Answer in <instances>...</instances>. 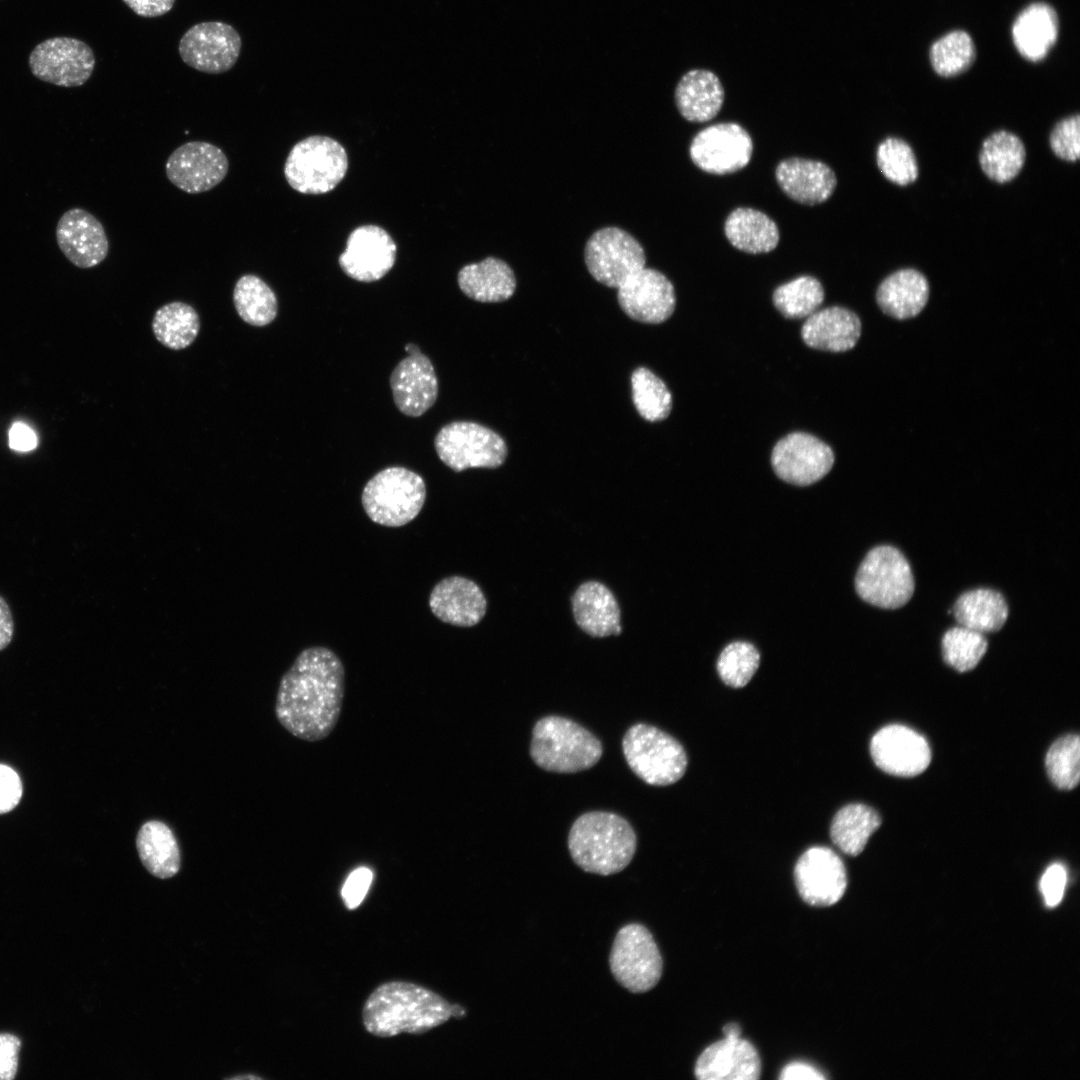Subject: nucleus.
Listing matches in <instances>:
<instances>
[{
  "instance_id": "37998d69",
  "label": "nucleus",
  "mask_w": 1080,
  "mask_h": 1080,
  "mask_svg": "<svg viewBox=\"0 0 1080 1080\" xmlns=\"http://www.w3.org/2000/svg\"><path fill=\"white\" fill-rule=\"evenodd\" d=\"M1045 766L1050 780L1060 789H1073L1080 777V741L1076 734L1059 738L1049 748Z\"/></svg>"
},
{
  "instance_id": "c03bdc74",
  "label": "nucleus",
  "mask_w": 1080,
  "mask_h": 1080,
  "mask_svg": "<svg viewBox=\"0 0 1080 1080\" xmlns=\"http://www.w3.org/2000/svg\"><path fill=\"white\" fill-rule=\"evenodd\" d=\"M876 160L881 173L897 185H908L918 177L914 152L902 139L889 137L883 140L878 145Z\"/></svg>"
},
{
  "instance_id": "a19ab883",
  "label": "nucleus",
  "mask_w": 1080,
  "mask_h": 1080,
  "mask_svg": "<svg viewBox=\"0 0 1080 1080\" xmlns=\"http://www.w3.org/2000/svg\"><path fill=\"white\" fill-rule=\"evenodd\" d=\"M975 46L970 35L961 30L949 32L935 41L929 52L934 71L942 77L957 76L975 60Z\"/></svg>"
},
{
  "instance_id": "e433bc0d",
  "label": "nucleus",
  "mask_w": 1080,
  "mask_h": 1080,
  "mask_svg": "<svg viewBox=\"0 0 1080 1080\" xmlns=\"http://www.w3.org/2000/svg\"><path fill=\"white\" fill-rule=\"evenodd\" d=\"M200 319L196 310L189 304L174 301L160 307L152 322L156 339L172 350H182L190 346L198 336Z\"/></svg>"
},
{
  "instance_id": "b1692460",
  "label": "nucleus",
  "mask_w": 1080,
  "mask_h": 1080,
  "mask_svg": "<svg viewBox=\"0 0 1080 1080\" xmlns=\"http://www.w3.org/2000/svg\"><path fill=\"white\" fill-rule=\"evenodd\" d=\"M428 604L440 621L457 627L477 625L487 611V599L479 585L459 575L440 580L431 590Z\"/></svg>"
},
{
  "instance_id": "bb28decb",
  "label": "nucleus",
  "mask_w": 1080,
  "mask_h": 1080,
  "mask_svg": "<svg viewBox=\"0 0 1080 1080\" xmlns=\"http://www.w3.org/2000/svg\"><path fill=\"white\" fill-rule=\"evenodd\" d=\"M861 334L858 316L843 307L833 306L817 310L806 318L801 336L811 348L844 352L852 349Z\"/></svg>"
},
{
  "instance_id": "8fccbe9b",
  "label": "nucleus",
  "mask_w": 1080,
  "mask_h": 1080,
  "mask_svg": "<svg viewBox=\"0 0 1080 1080\" xmlns=\"http://www.w3.org/2000/svg\"><path fill=\"white\" fill-rule=\"evenodd\" d=\"M22 782L9 766L0 764V814L13 810L22 797Z\"/></svg>"
},
{
  "instance_id": "1a4fd4ad",
  "label": "nucleus",
  "mask_w": 1080,
  "mask_h": 1080,
  "mask_svg": "<svg viewBox=\"0 0 1080 1080\" xmlns=\"http://www.w3.org/2000/svg\"><path fill=\"white\" fill-rule=\"evenodd\" d=\"M439 459L455 472L470 468L494 469L507 456L504 439L495 431L470 421L443 426L434 439Z\"/></svg>"
},
{
  "instance_id": "49530a36",
  "label": "nucleus",
  "mask_w": 1080,
  "mask_h": 1080,
  "mask_svg": "<svg viewBox=\"0 0 1080 1080\" xmlns=\"http://www.w3.org/2000/svg\"><path fill=\"white\" fill-rule=\"evenodd\" d=\"M1050 147L1060 159L1075 162L1080 156V117L1079 114L1060 120L1053 128Z\"/></svg>"
},
{
  "instance_id": "2f4dec72",
  "label": "nucleus",
  "mask_w": 1080,
  "mask_h": 1080,
  "mask_svg": "<svg viewBox=\"0 0 1080 1080\" xmlns=\"http://www.w3.org/2000/svg\"><path fill=\"white\" fill-rule=\"evenodd\" d=\"M136 848L151 875L167 879L178 873L180 848L174 832L165 822L155 819L144 822L136 835Z\"/></svg>"
},
{
  "instance_id": "72a5a7b5",
  "label": "nucleus",
  "mask_w": 1080,
  "mask_h": 1080,
  "mask_svg": "<svg viewBox=\"0 0 1080 1080\" xmlns=\"http://www.w3.org/2000/svg\"><path fill=\"white\" fill-rule=\"evenodd\" d=\"M953 615L960 626L982 634L996 632L1008 618V605L1000 592L978 588L960 595Z\"/></svg>"
},
{
  "instance_id": "603ef678",
  "label": "nucleus",
  "mask_w": 1080,
  "mask_h": 1080,
  "mask_svg": "<svg viewBox=\"0 0 1080 1080\" xmlns=\"http://www.w3.org/2000/svg\"><path fill=\"white\" fill-rule=\"evenodd\" d=\"M134 13L141 17L153 18L169 12L175 0H122Z\"/></svg>"
},
{
  "instance_id": "09e8293b",
  "label": "nucleus",
  "mask_w": 1080,
  "mask_h": 1080,
  "mask_svg": "<svg viewBox=\"0 0 1080 1080\" xmlns=\"http://www.w3.org/2000/svg\"><path fill=\"white\" fill-rule=\"evenodd\" d=\"M1067 872L1060 863L1050 865L1040 880V890L1048 907L1057 906L1064 894Z\"/></svg>"
},
{
  "instance_id": "f03ea898",
  "label": "nucleus",
  "mask_w": 1080,
  "mask_h": 1080,
  "mask_svg": "<svg viewBox=\"0 0 1080 1080\" xmlns=\"http://www.w3.org/2000/svg\"><path fill=\"white\" fill-rule=\"evenodd\" d=\"M451 1004L439 994L414 983L392 981L378 986L367 998L362 1019L365 1029L382 1038L401 1033L421 1034L445 1023Z\"/></svg>"
},
{
  "instance_id": "bf43d9fd",
  "label": "nucleus",
  "mask_w": 1080,
  "mask_h": 1080,
  "mask_svg": "<svg viewBox=\"0 0 1080 1080\" xmlns=\"http://www.w3.org/2000/svg\"><path fill=\"white\" fill-rule=\"evenodd\" d=\"M405 351L408 354H413V353H416V352H420V349H419V347L417 345H415L413 343H409V344L405 345Z\"/></svg>"
},
{
  "instance_id": "0eeeda50",
  "label": "nucleus",
  "mask_w": 1080,
  "mask_h": 1080,
  "mask_svg": "<svg viewBox=\"0 0 1080 1080\" xmlns=\"http://www.w3.org/2000/svg\"><path fill=\"white\" fill-rule=\"evenodd\" d=\"M348 157L343 146L327 136H309L290 150L284 165L288 184L302 194H323L344 178Z\"/></svg>"
},
{
  "instance_id": "5fc2aeb1",
  "label": "nucleus",
  "mask_w": 1080,
  "mask_h": 1080,
  "mask_svg": "<svg viewBox=\"0 0 1080 1080\" xmlns=\"http://www.w3.org/2000/svg\"><path fill=\"white\" fill-rule=\"evenodd\" d=\"M779 1078L781 1080H822L826 1077L816 1067L805 1062L794 1061L782 1069Z\"/></svg>"
},
{
  "instance_id": "2eb2a0df",
  "label": "nucleus",
  "mask_w": 1080,
  "mask_h": 1080,
  "mask_svg": "<svg viewBox=\"0 0 1080 1080\" xmlns=\"http://www.w3.org/2000/svg\"><path fill=\"white\" fill-rule=\"evenodd\" d=\"M228 169L229 161L223 150L205 141L182 144L171 153L165 165L168 180L189 194L216 187L226 177Z\"/></svg>"
},
{
  "instance_id": "864d4df0",
  "label": "nucleus",
  "mask_w": 1080,
  "mask_h": 1080,
  "mask_svg": "<svg viewBox=\"0 0 1080 1080\" xmlns=\"http://www.w3.org/2000/svg\"><path fill=\"white\" fill-rule=\"evenodd\" d=\"M37 445V437L34 431L24 423L17 422L9 431V446L11 449L21 452L33 450Z\"/></svg>"
},
{
  "instance_id": "20e7f679",
  "label": "nucleus",
  "mask_w": 1080,
  "mask_h": 1080,
  "mask_svg": "<svg viewBox=\"0 0 1080 1080\" xmlns=\"http://www.w3.org/2000/svg\"><path fill=\"white\" fill-rule=\"evenodd\" d=\"M602 753L600 740L571 719L549 715L533 727L530 756L545 771L581 772L597 764Z\"/></svg>"
},
{
  "instance_id": "13d9d810",
  "label": "nucleus",
  "mask_w": 1080,
  "mask_h": 1080,
  "mask_svg": "<svg viewBox=\"0 0 1080 1080\" xmlns=\"http://www.w3.org/2000/svg\"><path fill=\"white\" fill-rule=\"evenodd\" d=\"M465 1009L460 1005H451V1017L461 1018L465 1016Z\"/></svg>"
},
{
  "instance_id": "a211bd4d",
  "label": "nucleus",
  "mask_w": 1080,
  "mask_h": 1080,
  "mask_svg": "<svg viewBox=\"0 0 1080 1080\" xmlns=\"http://www.w3.org/2000/svg\"><path fill=\"white\" fill-rule=\"evenodd\" d=\"M621 309L633 320L658 324L674 312L676 296L672 283L660 271L642 268L617 288Z\"/></svg>"
},
{
  "instance_id": "39448f33",
  "label": "nucleus",
  "mask_w": 1080,
  "mask_h": 1080,
  "mask_svg": "<svg viewBox=\"0 0 1080 1080\" xmlns=\"http://www.w3.org/2000/svg\"><path fill=\"white\" fill-rule=\"evenodd\" d=\"M426 499L424 479L401 466L387 467L363 488L361 502L366 515L386 527H401L419 514Z\"/></svg>"
},
{
  "instance_id": "9b49d317",
  "label": "nucleus",
  "mask_w": 1080,
  "mask_h": 1080,
  "mask_svg": "<svg viewBox=\"0 0 1080 1080\" xmlns=\"http://www.w3.org/2000/svg\"><path fill=\"white\" fill-rule=\"evenodd\" d=\"M584 260L591 276L599 283L618 288L630 276L645 267L642 245L619 227H604L587 240Z\"/></svg>"
},
{
  "instance_id": "de8ad7c7",
  "label": "nucleus",
  "mask_w": 1080,
  "mask_h": 1080,
  "mask_svg": "<svg viewBox=\"0 0 1080 1080\" xmlns=\"http://www.w3.org/2000/svg\"><path fill=\"white\" fill-rule=\"evenodd\" d=\"M372 879L373 873L367 867H359L350 873L341 891L343 902L348 909H355L362 903Z\"/></svg>"
},
{
  "instance_id": "ea45409f",
  "label": "nucleus",
  "mask_w": 1080,
  "mask_h": 1080,
  "mask_svg": "<svg viewBox=\"0 0 1080 1080\" xmlns=\"http://www.w3.org/2000/svg\"><path fill=\"white\" fill-rule=\"evenodd\" d=\"M632 397L636 410L650 422L664 420L672 409V395L666 384L645 367L631 376Z\"/></svg>"
},
{
  "instance_id": "f8f14e48",
  "label": "nucleus",
  "mask_w": 1080,
  "mask_h": 1080,
  "mask_svg": "<svg viewBox=\"0 0 1080 1080\" xmlns=\"http://www.w3.org/2000/svg\"><path fill=\"white\" fill-rule=\"evenodd\" d=\"M753 142L741 125L717 123L698 132L691 141L689 154L701 170L716 175L734 173L751 159Z\"/></svg>"
},
{
  "instance_id": "ddd939ff",
  "label": "nucleus",
  "mask_w": 1080,
  "mask_h": 1080,
  "mask_svg": "<svg viewBox=\"0 0 1080 1080\" xmlns=\"http://www.w3.org/2000/svg\"><path fill=\"white\" fill-rule=\"evenodd\" d=\"M29 66L38 79L62 87L83 85L95 66L92 49L83 41L55 37L38 44L31 52Z\"/></svg>"
},
{
  "instance_id": "6ab92c4d",
  "label": "nucleus",
  "mask_w": 1080,
  "mask_h": 1080,
  "mask_svg": "<svg viewBox=\"0 0 1080 1080\" xmlns=\"http://www.w3.org/2000/svg\"><path fill=\"white\" fill-rule=\"evenodd\" d=\"M396 251L394 240L383 228L363 225L350 233L345 251L338 261L350 278L360 282H373L392 269Z\"/></svg>"
},
{
  "instance_id": "4be33fe9",
  "label": "nucleus",
  "mask_w": 1080,
  "mask_h": 1080,
  "mask_svg": "<svg viewBox=\"0 0 1080 1080\" xmlns=\"http://www.w3.org/2000/svg\"><path fill=\"white\" fill-rule=\"evenodd\" d=\"M394 403L406 416L419 417L437 400L438 381L430 359L423 353L409 354L390 376Z\"/></svg>"
},
{
  "instance_id": "052dcab7",
  "label": "nucleus",
  "mask_w": 1080,
  "mask_h": 1080,
  "mask_svg": "<svg viewBox=\"0 0 1080 1080\" xmlns=\"http://www.w3.org/2000/svg\"><path fill=\"white\" fill-rule=\"evenodd\" d=\"M234 1079H260V1077L254 1076V1075H244V1076H236V1077H234Z\"/></svg>"
},
{
  "instance_id": "9d476101",
  "label": "nucleus",
  "mask_w": 1080,
  "mask_h": 1080,
  "mask_svg": "<svg viewBox=\"0 0 1080 1080\" xmlns=\"http://www.w3.org/2000/svg\"><path fill=\"white\" fill-rule=\"evenodd\" d=\"M609 965L621 986L632 993H644L659 982L663 960L650 931L641 924L631 923L616 934Z\"/></svg>"
},
{
  "instance_id": "4468645a",
  "label": "nucleus",
  "mask_w": 1080,
  "mask_h": 1080,
  "mask_svg": "<svg viewBox=\"0 0 1080 1080\" xmlns=\"http://www.w3.org/2000/svg\"><path fill=\"white\" fill-rule=\"evenodd\" d=\"M241 37L231 25L220 21L202 22L181 37L179 54L188 66L209 74L230 70L241 51Z\"/></svg>"
},
{
  "instance_id": "f704fd0d",
  "label": "nucleus",
  "mask_w": 1080,
  "mask_h": 1080,
  "mask_svg": "<svg viewBox=\"0 0 1080 1080\" xmlns=\"http://www.w3.org/2000/svg\"><path fill=\"white\" fill-rule=\"evenodd\" d=\"M1025 147L1015 134L1001 130L992 133L982 144L979 163L982 171L997 183L1013 180L1025 162Z\"/></svg>"
},
{
  "instance_id": "7c9ffc66",
  "label": "nucleus",
  "mask_w": 1080,
  "mask_h": 1080,
  "mask_svg": "<svg viewBox=\"0 0 1080 1080\" xmlns=\"http://www.w3.org/2000/svg\"><path fill=\"white\" fill-rule=\"evenodd\" d=\"M929 298L926 277L915 269H901L886 277L876 292L880 309L890 317L908 319L918 315Z\"/></svg>"
},
{
  "instance_id": "c9c22d12",
  "label": "nucleus",
  "mask_w": 1080,
  "mask_h": 1080,
  "mask_svg": "<svg viewBox=\"0 0 1080 1080\" xmlns=\"http://www.w3.org/2000/svg\"><path fill=\"white\" fill-rule=\"evenodd\" d=\"M880 825L881 818L873 808L860 803L848 804L834 816L830 837L843 853L856 856Z\"/></svg>"
},
{
  "instance_id": "6e6552de",
  "label": "nucleus",
  "mask_w": 1080,
  "mask_h": 1080,
  "mask_svg": "<svg viewBox=\"0 0 1080 1080\" xmlns=\"http://www.w3.org/2000/svg\"><path fill=\"white\" fill-rule=\"evenodd\" d=\"M855 588L865 602L884 609L904 606L915 589L909 562L895 547L876 546L861 562Z\"/></svg>"
},
{
  "instance_id": "f3484780",
  "label": "nucleus",
  "mask_w": 1080,
  "mask_h": 1080,
  "mask_svg": "<svg viewBox=\"0 0 1080 1080\" xmlns=\"http://www.w3.org/2000/svg\"><path fill=\"white\" fill-rule=\"evenodd\" d=\"M794 879L801 898L812 906L837 903L847 887L843 861L824 846L811 847L800 856L794 868Z\"/></svg>"
},
{
  "instance_id": "c85d7f7f",
  "label": "nucleus",
  "mask_w": 1080,
  "mask_h": 1080,
  "mask_svg": "<svg viewBox=\"0 0 1080 1080\" xmlns=\"http://www.w3.org/2000/svg\"><path fill=\"white\" fill-rule=\"evenodd\" d=\"M674 98L682 117L690 122H706L722 108L725 92L714 72L692 69L678 81Z\"/></svg>"
},
{
  "instance_id": "423d86ee",
  "label": "nucleus",
  "mask_w": 1080,
  "mask_h": 1080,
  "mask_svg": "<svg viewBox=\"0 0 1080 1080\" xmlns=\"http://www.w3.org/2000/svg\"><path fill=\"white\" fill-rule=\"evenodd\" d=\"M632 772L645 783L667 786L680 780L687 768L683 746L671 735L645 723L632 725L622 739Z\"/></svg>"
},
{
  "instance_id": "3c124183",
  "label": "nucleus",
  "mask_w": 1080,
  "mask_h": 1080,
  "mask_svg": "<svg viewBox=\"0 0 1080 1080\" xmlns=\"http://www.w3.org/2000/svg\"><path fill=\"white\" fill-rule=\"evenodd\" d=\"M20 1048L18 1036L0 1032V1080H13L16 1077Z\"/></svg>"
},
{
  "instance_id": "5701e85b",
  "label": "nucleus",
  "mask_w": 1080,
  "mask_h": 1080,
  "mask_svg": "<svg viewBox=\"0 0 1080 1080\" xmlns=\"http://www.w3.org/2000/svg\"><path fill=\"white\" fill-rule=\"evenodd\" d=\"M760 1072L756 1048L741 1037H724L709 1045L698 1057L694 1069L699 1080H756Z\"/></svg>"
},
{
  "instance_id": "473e14b6",
  "label": "nucleus",
  "mask_w": 1080,
  "mask_h": 1080,
  "mask_svg": "<svg viewBox=\"0 0 1080 1080\" xmlns=\"http://www.w3.org/2000/svg\"><path fill=\"white\" fill-rule=\"evenodd\" d=\"M724 232L736 249L751 254L772 251L780 237L776 223L768 215L747 207L736 208L728 215Z\"/></svg>"
},
{
  "instance_id": "393cba45",
  "label": "nucleus",
  "mask_w": 1080,
  "mask_h": 1080,
  "mask_svg": "<svg viewBox=\"0 0 1080 1080\" xmlns=\"http://www.w3.org/2000/svg\"><path fill=\"white\" fill-rule=\"evenodd\" d=\"M775 176L782 191L804 205L825 202L833 194L837 179L825 163L804 158H788L776 167Z\"/></svg>"
},
{
  "instance_id": "4c0bfd02",
  "label": "nucleus",
  "mask_w": 1080,
  "mask_h": 1080,
  "mask_svg": "<svg viewBox=\"0 0 1080 1080\" xmlns=\"http://www.w3.org/2000/svg\"><path fill=\"white\" fill-rule=\"evenodd\" d=\"M233 302L240 318L252 326H266L277 316L278 302L274 291L254 274H245L237 280Z\"/></svg>"
},
{
  "instance_id": "4d7b16f0",
  "label": "nucleus",
  "mask_w": 1080,
  "mask_h": 1080,
  "mask_svg": "<svg viewBox=\"0 0 1080 1080\" xmlns=\"http://www.w3.org/2000/svg\"><path fill=\"white\" fill-rule=\"evenodd\" d=\"M724 1037H740L741 1028L737 1023L726 1024L723 1028Z\"/></svg>"
},
{
  "instance_id": "a878e982",
  "label": "nucleus",
  "mask_w": 1080,
  "mask_h": 1080,
  "mask_svg": "<svg viewBox=\"0 0 1080 1080\" xmlns=\"http://www.w3.org/2000/svg\"><path fill=\"white\" fill-rule=\"evenodd\" d=\"M571 606L576 624L591 637L604 638L622 632L619 604L605 584L594 580L584 582L574 592Z\"/></svg>"
},
{
  "instance_id": "6e6d98bb",
  "label": "nucleus",
  "mask_w": 1080,
  "mask_h": 1080,
  "mask_svg": "<svg viewBox=\"0 0 1080 1080\" xmlns=\"http://www.w3.org/2000/svg\"><path fill=\"white\" fill-rule=\"evenodd\" d=\"M14 634V621L12 612L5 599L0 596V651L10 643Z\"/></svg>"
},
{
  "instance_id": "412c9836",
  "label": "nucleus",
  "mask_w": 1080,
  "mask_h": 1080,
  "mask_svg": "<svg viewBox=\"0 0 1080 1080\" xmlns=\"http://www.w3.org/2000/svg\"><path fill=\"white\" fill-rule=\"evenodd\" d=\"M56 240L64 256L82 269L99 265L109 251L102 223L82 208H71L61 216L56 226Z\"/></svg>"
},
{
  "instance_id": "79ce46f5",
  "label": "nucleus",
  "mask_w": 1080,
  "mask_h": 1080,
  "mask_svg": "<svg viewBox=\"0 0 1080 1080\" xmlns=\"http://www.w3.org/2000/svg\"><path fill=\"white\" fill-rule=\"evenodd\" d=\"M984 634L963 626L946 631L942 638V653L946 664L959 672L972 670L987 651Z\"/></svg>"
},
{
  "instance_id": "dca6fc26",
  "label": "nucleus",
  "mask_w": 1080,
  "mask_h": 1080,
  "mask_svg": "<svg viewBox=\"0 0 1080 1080\" xmlns=\"http://www.w3.org/2000/svg\"><path fill=\"white\" fill-rule=\"evenodd\" d=\"M776 475L790 484L806 486L823 478L832 468V449L815 436L803 432L788 434L778 441L771 455Z\"/></svg>"
},
{
  "instance_id": "a18cd8bd",
  "label": "nucleus",
  "mask_w": 1080,
  "mask_h": 1080,
  "mask_svg": "<svg viewBox=\"0 0 1080 1080\" xmlns=\"http://www.w3.org/2000/svg\"><path fill=\"white\" fill-rule=\"evenodd\" d=\"M759 661V652L751 643L737 641L723 649L717 661V671L726 685L741 688L751 680Z\"/></svg>"
},
{
  "instance_id": "cd10ccee",
  "label": "nucleus",
  "mask_w": 1080,
  "mask_h": 1080,
  "mask_svg": "<svg viewBox=\"0 0 1080 1080\" xmlns=\"http://www.w3.org/2000/svg\"><path fill=\"white\" fill-rule=\"evenodd\" d=\"M1059 21L1056 11L1044 2L1027 6L1012 26V39L1020 55L1038 62L1046 57L1057 41Z\"/></svg>"
},
{
  "instance_id": "c756f323",
  "label": "nucleus",
  "mask_w": 1080,
  "mask_h": 1080,
  "mask_svg": "<svg viewBox=\"0 0 1080 1080\" xmlns=\"http://www.w3.org/2000/svg\"><path fill=\"white\" fill-rule=\"evenodd\" d=\"M457 282L467 297L484 303L506 301L516 289L513 270L496 257L464 266L458 272Z\"/></svg>"
},
{
  "instance_id": "7ed1b4c3",
  "label": "nucleus",
  "mask_w": 1080,
  "mask_h": 1080,
  "mask_svg": "<svg viewBox=\"0 0 1080 1080\" xmlns=\"http://www.w3.org/2000/svg\"><path fill=\"white\" fill-rule=\"evenodd\" d=\"M637 837L622 816L607 811L580 815L568 835V849L582 870L608 876L625 869L636 852Z\"/></svg>"
},
{
  "instance_id": "58836bf2",
  "label": "nucleus",
  "mask_w": 1080,
  "mask_h": 1080,
  "mask_svg": "<svg viewBox=\"0 0 1080 1080\" xmlns=\"http://www.w3.org/2000/svg\"><path fill=\"white\" fill-rule=\"evenodd\" d=\"M824 300L822 284L809 275L800 276L777 287L773 293L776 309L786 318H807Z\"/></svg>"
},
{
  "instance_id": "f257e3e1",
  "label": "nucleus",
  "mask_w": 1080,
  "mask_h": 1080,
  "mask_svg": "<svg viewBox=\"0 0 1080 1080\" xmlns=\"http://www.w3.org/2000/svg\"><path fill=\"white\" fill-rule=\"evenodd\" d=\"M345 695V668L334 651L323 646L302 650L282 676L275 715L294 737L318 742L335 729Z\"/></svg>"
},
{
  "instance_id": "aec40b11",
  "label": "nucleus",
  "mask_w": 1080,
  "mask_h": 1080,
  "mask_svg": "<svg viewBox=\"0 0 1080 1080\" xmlns=\"http://www.w3.org/2000/svg\"><path fill=\"white\" fill-rule=\"evenodd\" d=\"M870 752L874 763L884 772L912 777L922 773L931 761L926 739L899 724L881 728L872 737Z\"/></svg>"
}]
</instances>
